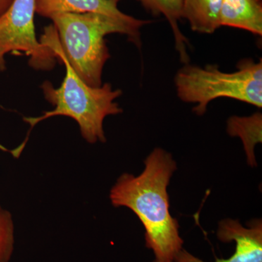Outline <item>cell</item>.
Listing matches in <instances>:
<instances>
[{
  "mask_svg": "<svg viewBox=\"0 0 262 262\" xmlns=\"http://www.w3.org/2000/svg\"><path fill=\"white\" fill-rule=\"evenodd\" d=\"M145 168L139 176L123 173L110 190L114 206L126 207L134 212L145 229L146 247L155 259L173 262L182 249L178 221L169 211L168 186L177 165L173 157L156 148L144 161Z\"/></svg>",
  "mask_w": 262,
  "mask_h": 262,
  "instance_id": "cell-1",
  "label": "cell"
},
{
  "mask_svg": "<svg viewBox=\"0 0 262 262\" xmlns=\"http://www.w3.org/2000/svg\"><path fill=\"white\" fill-rule=\"evenodd\" d=\"M39 41L47 45L54 52L57 60L64 64L65 77L57 89L49 81L43 82L41 86L45 98L55 108L45 112L40 116L24 117V121L30 125L32 130L39 122L51 117H69L78 124L81 135L87 142H105L103 120L110 115L122 113V108L115 101L121 96L122 91L114 90L110 83L91 87L81 80L63 56L56 29L53 24L45 28Z\"/></svg>",
  "mask_w": 262,
  "mask_h": 262,
  "instance_id": "cell-2",
  "label": "cell"
},
{
  "mask_svg": "<svg viewBox=\"0 0 262 262\" xmlns=\"http://www.w3.org/2000/svg\"><path fill=\"white\" fill-rule=\"evenodd\" d=\"M60 48L77 75L91 87L102 85L110 55L105 37L119 33L140 48V29L150 20L115 18L100 13H58L51 16Z\"/></svg>",
  "mask_w": 262,
  "mask_h": 262,
  "instance_id": "cell-3",
  "label": "cell"
},
{
  "mask_svg": "<svg viewBox=\"0 0 262 262\" xmlns=\"http://www.w3.org/2000/svg\"><path fill=\"white\" fill-rule=\"evenodd\" d=\"M174 82L179 98L196 104L193 111L200 116L211 101L220 98L262 106L261 59H245L233 72H222L217 65L201 67L187 63L178 71Z\"/></svg>",
  "mask_w": 262,
  "mask_h": 262,
  "instance_id": "cell-4",
  "label": "cell"
},
{
  "mask_svg": "<svg viewBox=\"0 0 262 262\" xmlns=\"http://www.w3.org/2000/svg\"><path fill=\"white\" fill-rule=\"evenodd\" d=\"M35 14L36 0H13L0 15V71L6 69L5 56L11 52L25 53L29 64L34 70L54 68L56 54L36 37Z\"/></svg>",
  "mask_w": 262,
  "mask_h": 262,
  "instance_id": "cell-5",
  "label": "cell"
},
{
  "mask_svg": "<svg viewBox=\"0 0 262 262\" xmlns=\"http://www.w3.org/2000/svg\"><path fill=\"white\" fill-rule=\"evenodd\" d=\"M245 227L239 221L226 219L219 223L217 237L222 242L234 241L235 251L228 258H215L214 262H262V222L254 220ZM174 262H206L185 249L181 250Z\"/></svg>",
  "mask_w": 262,
  "mask_h": 262,
  "instance_id": "cell-6",
  "label": "cell"
},
{
  "mask_svg": "<svg viewBox=\"0 0 262 262\" xmlns=\"http://www.w3.org/2000/svg\"><path fill=\"white\" fill-rule=\"evenodd\" d=\"M120 0H36V13L50 18L58 13H100L122 19L130 15L118 8Z\"/></svg>",
  "mask_w": 262,
  "mask_h": 262,
  "instance_id": "cell-7",
  "label": "cell"
},
{
  "mask_svg": "<svg viewBox=\"0 0 262 262\" xmlns=\"http://www.w3.org/2000/svg\"><path fill=\"white\" fill-rule=\"evenodd\" d=\"M220 26L244 29L261 36V0H223Z\"/></svg>",
  "mask_w": 262,
  "mask_h": 262,
  "instance_id": "cell-8",
  "label": "cell"
},
{
  "mask_svg": "<svg viewBox=\"0 0 262 262\" xmlns=\"http://www.w3.org/2000/svg\"><path fill=\"white\" fill-rule=\"evenodd\" d=\"M223 0H182V18L187 19L194 32L211 34L221 27Z\"/></svg>",
  "mask_w": 262,
  "mask_h": 262,
  "instance_id": "cell-9",
  "label": "cell"
},
{
  "mask_svg": "<svg viewBox=\"0 0 262 262\" xmlns=\"http://www.w3.org/2000/svg\"><path fill=\"white\" fill-rule=\"evenodd\" d=\"M146 10L155 15H163L170 24L174 38L176 48L181 61L187 64L189 61L187 46V38L181 32L179 21L182 18V0H138Z\"/></svg>",
  "mask_w": 262,
  "mask_h": 262,
  "instance_id": "cell-10",
  "label": "cell"
},
{
  "mask_svg": "<svg viewBox=\"0 0 262 262\" xmlns=\"http://www.w3.org/2000/svg\"><path fill=\"white\" fill-rule=\"evenodd\" d=\"M262 115L256 113L249 117L232 116L227 120L229 136H238L244 144L248 163L256 166L255 146L262 141Z\"/></svg>",
  "mask_w": 262,
  "mask_h": 262,
  "instance_id": "cell-11",
  "label": "cell"
},
{
  "mask_svg": "<svg viewBox=\"0 0 262 262\" xmlns=\"http://www.w3.org/2000/svg\"><path fill=\"white\" fill-rule=\"evenodd\" d=\"M15 245V226L13 215L0 208V262H9Z\"/></svg>",
  "mask_w": 262,
  "mask_h": 262,
  "instance_id": "cell-12",
  "label": "cell"
},
{
  "mask_svg": "<svg viewBox=\"0 0 262 262\" xmlns=\"http://www.w3.org/2000/svg\"><path fill=\"white\" fill-rule=\"evenodd\" d=\"M13 2V0H0V15L6 11Z\"/></svg>",
  "mask_w": 262,
  "mask_h": 262,
  "instance_id": "cell-13",
  "label": "cell"
},
{
  "mask_svg": "<svg viewBox=\"0 0 262 262\" xmlns=\"http://www.w3.org/2000/svg\"><path fill=\"white\" fill-rule=\"evenodd\" d=\"M153 262H161V261H158V260H156L155 259L154 261ZM174 262V261H173Z\"/></svg>",
  "mask_w": 262,
  "mask_h": 262,
  "instance_id": "cell-14",
  "label": "cell"
},
{
  "mask_svg": "<svg viewBox=\"0 0 262 262\" xmlns=\"http://www.w3.org/2000/svg\"><path fill=\"white\" fill-rule=\"evenodd\" d=\"M0 208H1V206H0Z\"/></svg>",
  "mask_w": 262,
  "mask_h": 262,
  "instance_id": "cell-15",
  "label": "cell"
}]
</instances>
